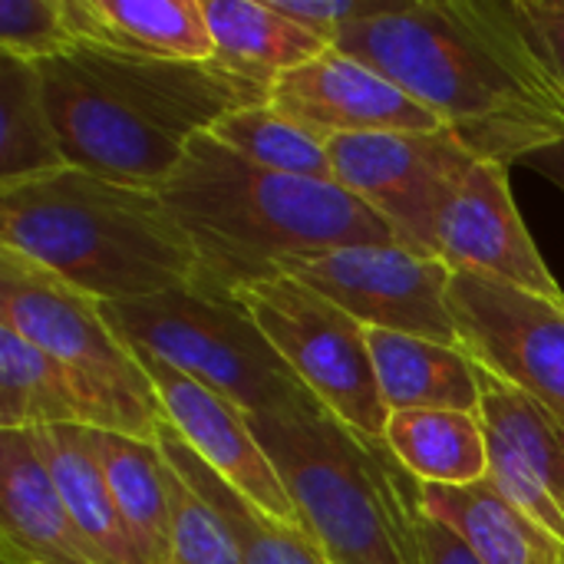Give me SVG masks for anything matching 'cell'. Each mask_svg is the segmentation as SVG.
<instances>
[{"instance_id": "ac0fdd59", "label": "cell", "mask_w": 564, "mask_h": 564, "mask_svg": "<svg viewBox=\"0 0 564 564\" xmlns=\"http://www.w3.org/2000/svg\"><path fill=\"white\" fill-rule=\"evenodd\" d=\"M380 397L390 413L403 410H459L479 413L476 360L463 347L367 330Z\"/></svg>"}, {"instance_id": "5bb4252c", "label": "cell", "mask_w": 564, "mask_h": 564, "mask_svg": "<svg viewBox=\"0 0 564 564\" xmlns=\"http://www.w3.org/2000/svg\"><path fill=\"white\" fill-rule=\"evenodd\" d=\"M268 102L327 142L337 135L446 129L393 79L364 59L340 53L337 46L297 69L274 76Z\"/></svg>"}, {"instance_id": "e0dca14e", "label": "cell", "mask_w": 564, "mask_h": 564, "mask_svg": "<svg viewBox=\"0 0 564 564\" xmlns=\"http://www.w3.org/2000/svg\"><path fill=\"white\" fill-rule=\"evenodd\" d=\"M79 43L149 59H215L202 0H66Z\"/></svg>"}, {"instance_id": "52a82bcc", "label": "cell", "mask_w": 564, "mask_h": 564, "mask_svg": "<svg viewBox=\"0 0 564 564\" xmlns=\"http://www.w3.org/2000/svg\"><path fill=\"white\" fill-rule=\"evenodd\" d=\"M109 327L129 344L212 393L245 416L294 413L321 403L281 360L238 297L202 288H178L139 301L102 304Z\"/></svg>"}, {"instance_id": "7a4b0ae2", "label": "cell", "mask_w": 564, "mask_h": 564, "mask_svg": "<svg viewBox=\"0 0 564 564\" xmlns=\"http://www.w3.org/2000/svg\"><path fill=\"white\" fill-rule=\"evenodd\" d=\"M33 66L66 162L142 188H159L221 116L268 102L274 83L221 59H149L93 43Z\"/></svg>"}, {"instance_id": "83f0119b", "label": "cell", "mask_w": 564, "mask_h": 564, "mask_svg": "<svg viewBox=\"0 0 564 564\" xmlns=\"http://www.w3.org/2000/svg\"><path fill=\"white\" fill-rule=\"evenodd\" d=\"M165 486L172 519V564H241L218 512L172 466H165Z\"/></svg>"}, {"instance_id": "603a6c76", "label": "cell", "mask_w": 564, "mask_h": 564, "mask_svg": "<svg viewBox=\"0 0 564 564\" xmlns=\"http://www.w3.org/2000/svg\"><path fill=\"white\" fill-rule=\"evenodd\" d=\"M383 440L423 486H473L489 479V443L479 413H390Z\"/></svg>"}, {"instance_id": "484cf974", "label": "cell", "mask_w": 564, "mask_h": 564, "mask_svg": "<svg viewBox=\"0 0 564 564\" xmlns=\"http://www.w3.org/2000/svg\"><path fill=\"white\" fill-rule=\"evenodd\" d=\"M53 426H89L79 390L56 360L0 327V433Z\"/></svg>"}, {"instance_id": "ba28073f", "label": "cell", "mask_w": 564, "mask_h": 564, "mask_svg": "<svg viewBox=\"0 0 564 564\" xmlns=\"http://www.w3.org/2000/svg\"><path fill=\"white\" fill-rule=\"evenodd\" d=\"M294 377L344 423L383 440L390 410L380 397L367 327L291 274L235 291Z\"/></svg>"}, {"instance_id": "ffe728a7", "label": "cell", "mask_w": 564, "mask_h": 564, "mask_svg": "<svg viewBox=\"0 0 564 564\" xmlns=\"http://www.w3.org/2000/svg\"><path fill=\"white\" fill-rule=\"evenodd\" d=\"M40 456L76 522L79 535L86 539L89 552L99 564H139L132 539L122 525L116 509L106 469L96 453V440L89 426H53V430H30Z\"/></svg>"}, {"instance_id": "277c9868", "label": "cell", "mask_w": 564, "mask_h": 564, "mask_svg": "<svg viewBox=\"0 0 564 564\" xmlns=\"http://www.w3.org/2000/svg\"><path fill=\"white\" fill-rule=\"evenodd\" d=\"M0 248L112 304L202 284V261L159 188L59 169L0 185Z\"/></svg>"}, {"instance_id": "2e32d148", "label": "cell", "mask_w": 564, "mask_h": 564, "mask_svg": "<svg viewBox=\"0 0 564 564\" xmlns=\"http://www.w3.org/2000/svg\"><path fill=\"white\" fill-rule=\"evenodd\" d=\"M3 564H99L40 456L30 430L0 433Z\"/></svg>"}, {"instance_id": "cb8c5ba5", "label": "cell", "mask_w": 564, "mask_h": 564, "mask_svg": "<svg viewBox=\"0 0 564 564\" xmlns=\"http://www.w3.org/2000/svg\"><path fill=\"white\" fill-rule=\"evenodd\" d=\"M202 10L215 40V59L268 79L330 50L327 40L278 13L268 0H202Z\"/></svg>"}, {"instance_id": "d6a6232c", "label": "cell", "mask_w": 564, "mask_h": 564, "mask_svg": "<svg viewBox=\"0 0 564 564\" xmlns=\"http://www.w3.org/2000/svg\"><path fill=\"white\" fill-rule=\"evenodd\" d=\"M522 165H529L532 172L545 175L549 182H555L564 192V142H555V145H549V149L532 152L529 159H522Z\"/></svg>"}, {"instance_id": "9a60e30c", "label": "cell", "mask_w": 564, "mask_h": 564, "mask_svg": "<svg viewBox=\"0 0 564 564\" xmlns=\"http://www.w3.org/2000/svg\"><path fill=\"white\" fill-rule=\"evenodd\" d=\"M132 354L139 357V364L145 367L155 387L165 423L188 443V449L205 466H212L228 486L248 496L254 506H261L264 512H271L288 525H301V516L291 496L284 492L278 469L261 449L248 416L225 397L212 393L198 380L169 367L165 360H155L142 350Z\"/></svg>"}, {"instance_id": "7402d4cb", "label": "cell", "mask_w": 564, "mask_h": 564, "mask_svg": "<svg viewBox=\"0 0 564 564\" xmlns=\"http://www.w3.org/2000/svg\"><path fill=\"white\" fill-rule=\"evenodd\" d=\"M93 440L139 564H172V519L165 486L169 463L159 443H142L106 430H93Z\"/></svg>"}, {"instance_id": "1f68e13d", "label": "cell", "mask_w": 564, "mask_h": 564, "mask_svg": "<svg viewBox=\"0 0 564 564\" xmlns=\"http://www.w3.org/2000/svg\"><path fill=\"white\" fill-rule=\"evenodd\" d=\"M420 549H423V564H482L453 529H446L430 516H423L420 525Z\"/></svg>"}, {"instance_id": "30bf717a", "label": "cell", "mask_w": 564, "mask_h": 564, "mask_svg": "<svg viewBox=\"0 0 564 564\" xmlns=\"http://www.w3.org/2000/svg\"><path fill=\"white\" fill-rule=\"evenodd\" d=\"M281 274L324 294L367 330H390L459 347L449 311L453 268L403 245H350L304 254Z\"/></svg>"}, {"instance_id": "5b68a950", "label": "cell", "mask_w": 564, "mask_h": 564, "mask_svg": "<svg viewBox=\"0 0 564 564\" xmlns=\"http://www.w3.org/2000/svg\"><path fill=\"white\" fill-rule=\"evenodd\" d=\"M248 423L327 562L423 564V482L387 440L364 436L324 403Z\"/></svg>"}, {"instance_id": "8992f818", "label": "cell", "mask_w": 564, "mask_h": 564, "mask_svg": "<svg viewBox=\"0 0 564 564\" xmlns=\"http://www.w3.org/2000/svg\"><path fill=\"white\" fill-rule=\"evenodd\" d=\"M0 327L17 330L56 360L79 390L89 430L159 440L162 406L139 357L102 314V301L76 291L33 258L0 248Z\"/></svg>"}, {"instance_id": "f546056e", "label": "cell", "mask_w": 564, "mask_h": 564, "mask_svg": "<svg viewBox=\"0 0 564 564\" xmlns=\"http://www.w3.org/2000/svg\"><path fill=\"white\" fill-rule=\"evenodd\" d=\"M268 3L334 46L340 33L390 13L400 0H268Z\"/></svg>"}, {"instance_id": "3957f363", "label": "cell", "mask_w": 564, "mask_h": 564, "mask_svg": "<svg viewBox=\"0 0 564 564\" xmlns=\"http://www.w3.org/2000/svg\"><path fill=\"white\" fill-rule=\"evenodd\" d=\"M159 192L198 251V288L212 294L235 297L304 254L397 241L393 228L337 182L261 169L212 132L188 142Z\"/></svg>"}, {"instance_id": "4316f807", "label": "cell", "mask_w": 564, "mask_h": 564, "mask_svg": "<svg viewBox=\"0 0 564 564\" xmlns=\"http://www.w3.org/2000/svg\"><path fill=\"white\" fill-rule=\"evenodd\" d=\"M212 135L225 149H231L235 155H241L261 169H271L281 175L334 182L327 139H321L307 126L294 122L291 116L278 112L271 102L235 109V112L221 116L212 126Z\"/></svg>"}, {"instance_id": "4fadbf2b", "label": "cell", "mask_w": 564, "mask_h": 564, "mask_svg": "<svg viewBox=\"0 0 564 564\" xmlns=\"http://www.w3.org/2000/svg\"><path fill=\"white\" fill-rule=\"evenodd\" d=\"M489 482L564 549V423L476 364Z\"/></svg>"}, {"instance_id": "d4e9b609", "label": "cell", "mask_w": 564, "mask_h": 564, "mask_svg": "<svg viewBox=\"0 0 564 564\" xmlns=\"http://www.w3.org/2000/svg\"><path fill=\"white\" fill-rule=\"evenodd\" d=\"M66 165L40 69L0 53V185L40 178Z\"/></svg>"}, {"instance_id": "8fae6325", "label": "cell", "mask_w": 564, "mask_h": 564, "mask_svg": "<svg viewBox=\"0 0 564 564\" xmlns=\"http://www.w3.org/2000/svg\"><path fill=\"white\" fill-rule=\"evenodd\" d=\"M449 311L459 347L489 373L539 400L564 423V301L453 271Z\"/></svg>"}, {"instance_id": "4dcf8cb0", "label": "cell", "mask_w": 564, "mask_h": 564, "mask_svg": "<svg viewBox=\"0 0 564 564\" xmlns=\"http://www.w3.org/2000/svg\"><path fill=\"white\" fill-rule=\"evenodd\" d=\"M516 7L564 83V0H516Z\"/></svg>"}, {"instance_id": "d6986e66", "label": "cell", "mask_w": 564, "mask_h": 564, "mask_svg": "<svg viewBox=\"0 0 564 564\" xmlns=\"http://www.w3.org/2000/svg\"><path fill=\"white\" fill-rule=\"evenodd\" d=\"M423 516L453 529L482 564H564V549L489 479L423 486Z\"/></svg>"}, {"instance_id": "f1b7e54d", "label": "cell", "mask_w": 564, "mask_h": 564, "mask_svg": "<svg viewBox=\"0 0 564 564\" xmlns=\"http://www.w3.org/2000/svg\"><path fill=\"white\" fill-rule=\"evenodd\" d=\"M76 43L66 0H0V53L46 63Z\"/></svg>"}, {"instance_id": "9c48e42d", "label": "cell", "mask_w": 564, "mask_h": 564, "mask_svg": "<svg viewBox=\"0 0 564 564\" xmlns=\"http://www.w3.org/2000/svg\"><path fill=\"white\" fill-rule=\"evenodd\" d=\"M327 149L334 182L373 208L403 248L436 258L443 208L479 159L449 129L337 135Z\"/></svg>"}, {"instance_id": "6da1fadb", "label": "cell", "mask_w": 564, "mask_h": 564, "mask_svg": "<svg viewBox=\"0 0 564 564\" xmlns=\"http://www.w3.org/2000/svg\"><path fill=\"white\" fill-rule=\"evenodd\" d=\"M426 106L476 159L564 142V83L516 0H400L334 43Z\"/></svg>"}, {"instance_id": "7c38bea8", "label": "cell", "mask_w": 564, "mask_h": 564, "mask_svg": "<svg viewBox=\"0 0 564 564\" xmlns=\"http://www.w3.org/2000/svg\"><path fill=\"white\" fill-rule=\"evenodd\" d=\"M436 258L453 271L486 274L522 291L564 301L562 284L535 248L512 198L509 165L479 159L463 178L436 228Z\"/></svg>"}, {"instance_id": "44dd1931", "label": "cell", "mask_w": 564, "mask_h": 564, "mask_svg": "<svg viewBox=\"0 0 564 564\" xmlns=\"http://www.w3.org/2000/svg\"><path fill=\"white\" fill-rule=\"evenodd\" d=\"M159 449L169 459V466L218 512L225 522L241 564H330L317 542L301 529L274 519L261 506H254L248 496H241L235 486H228L212 466H205L188 443L162 420L159 426Z\"/></svg>"}]
</instances>
